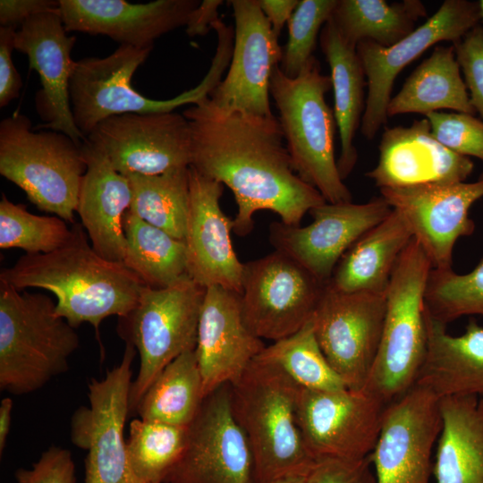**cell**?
Here are the masks:
<instances>
[{
	"instance_id": "44dd1931",
	"label": "cell",
	"mask_w": 483,
	"mask_h": 483,
	"mask_svg": "<svg viewBox=\"0 0 483 483\" xmlns=\"http://www.w3.org/2000/svg\"><path fill=\"white\" fill-rule=\"evenodd\" d=\"M76 38L68 36L58 11L37 14L16 31L15 49L26 55L39 76L36 108L43 120L35 130L61 131L79 144L86 140L77 128L70 101V80L76 61L71 56Z\"/></svg>"
},
{
	"instance_id": "ee69618b",
	"label": "cell",
	"mask_w": 483,
	"mask_h": 483,
	"mask_svg": "<svg viewBox=\"0 0 483 483\" xmlns=\"http://www.w3.org/2000/svg\"><path fill=\"white\" fill-rule=\"evenodd\" d=\"M304 483H376L369 456L359 461L318 460Z\"/></svg>"
},
{
	"instance_id": "60d3db41",
	"label": "cell",
	"mask_w": 483,
	"mask_h": 483,
	"mask_svg": "<svg viewBox=\"0 0 483 483\" xmlns=\"http://www.w3.org/2000/svg\"><path fill=\"white\" fill-rule=\"evenodd\" d=\"M425 117L440 143L457 154L483 161V121L462 113L433 112Z\"/></svg>"
},
{
	"instance_id": "e0dca14e",
	"label": "cell",
	"mask_w": 483,
	"mask_h": 483,
	"mask_svg": "<svg viewBox=\"0 0 483 483\" xmlns=\"http://www.w3.org/2000/svg\"><path fill=\"white\" fill-rule=\"evenodd\" d=\"M439 400L430 389L415 385L386 408L369 455L376 483H429L432 450L442 428Z\"/></svg>"
},
{
	"instance_id": "836d02e7",
	"label": "cell",
	"mask_w": 483,
	"mask_h": 483,
	"mask_svg": "<svg viewBox=\"0 0 483 483\" xmlns=\"http://www.w3.org/2000/svg\"><path fill=\"white\" fill-rule=\"evenodd\" d=\"M123 264L152 288L167 287L187 275L184 241L149 225L129 210L123 220Z\"/></svg>"
},
{
	"instance_id": "f1b7e54d",
	"label": "cell",
	"mask_w": 483,
	"mask_h": 483,
	"mask_svg": "<svg viewBox=\"0 0 483 483\" xmlns=\"http://www.w3.org/2000/svg\"><path fill=\"white\" fill-rule=\"evenodd\" d=\"M412 238L404 218L392 208L343 255L328 284L343 292L386 293L394 267Z\"/></svg>"
},
{
	"instance_id": "6da1fadb",
	"label": "cell",
	"mask_w": 483,
	"mask_h": 483,
	"mask_svg": "<svg viewBox=\"0 0 483 483\" xmlns=\"http://www.w3.org/2000/svg\"><path fill=\"white\" fill-rule=\"evenodd\" d=\"M182 114L191 131L190 166L233 194L235 234H249L259 210L277 214L287 225H300L306 213L326 202L294 172L275 115L223 112L209 97Z\"/></svg>"
},
{
	"instance_id": "8d00e7d4",
	"label": "cell",
	"mask_w": 483,
	"mask_h": 483,
	"mask_svg": "<svg viewBox=\"0 0 483 483\" xmlns=\"http://www.w3.org/2000/svg\"><path fill=\"white\" fill-rule=\"evenodd\" d=\"M126 440L130 464L147 483H165L181 458L188 427L134 419Z\"/></svg>"
},
{
	"instance_id": "d590c367",
	"label": "cell",
	"mask_w": 483,
	"mask_h": 483,
	"mask_svg": "<svg viewBox=\"0 0 483 483\" xmlns=\"http://www.w3.org/2000/svg\"><path fill=\"white\" fill-rule=\"evenodd\" d=\"M256 358L278 367L301 388L348 389L324 355L315 335L312 318L294 334L266 346Z\"/></svg>"
},
{
	"instance_id": "30bf717a",
	"label": "cell",
	"mask_w": 483,
	"mask_h": 483,
	"mask_svg": "<svg viewBox=\"0 0 483 483\" xmlns=\"http://www.w3.org/2000/svg\"><path fill=\"white\" fill-rule=\"evenodd\" d=\"M136 349L125 343L121 362L88 384V405L71 419L72 443L87 451L85 483H147L132 470L123 436Z\"/></svg>"
},
{
	"instance_id": "2e32d148",
	"label": "cell",
	"mask_w": 483,
	"mask_h": 483,
	"mask_svg": "<svg viewBox=\"0 0 483 483\" xmlns=\"http://www.w3.org/2000/svg\"><path fill=\"white\" fill-rule=\"evenodd\" d=\"M230 383L208 394L188 427L184 451L165 483H250L249 442L233 416Z\"/></svg>"
},
{
	"instance_id": "74e56055",
	"label": "cell",
	"mask_w": 483,
	"mask_h": 483,
	"mask_svg": "<svg viewBox=\"0 0 483 483\" xmlns=\"http://www.w3.org/2000/svg\"><path fill=\"white\" fill-rule=\"evenodd\" d=\"M424 302L427 314L445 326L462 316H483V258L466 274L432 268Z\"/></svg>"
},
{
	"instance_id": "bcb514c9",
	"label": "cell",
	"mask_w": 483,
	"mask_h": 483,
	"mask_svg": "<svg viewBox=\"0 0 483 483\" xmlns=\"http://www.w3.org/2000/svg\"><path fill=\"white\" fill-rule=\"evenodd\" d=\"M58 8L59 0H1L0 24L19 29L30 18Z\"/></svg>"
},
{
	"instance_id": "7a4b0ae2",
	"label": "cell",
	"mask_w": 483,
	"mask_h": 483,
	"mask_svg": "<svg viewBox=\"0 0 483 483\" xmlns=\"http://www.w3.org/2000/svg\"><path fill=\"white\" fill-rule=\"evenodd\" d=\"M67 242L44 254H25L2 268L0 282L19 291L38 288L56 298V315L75 329L90 324L97 335L101 322L123 317L136 305L142 281L122 262L100 256L89 242L81 223L71 226Z\"/></svg>"
},
{
	"instance_id": "4fadbf2b",
	"label": "cell",
	"mask_w": 483,
	"mask_h": 483,
	"mask_svg": "<svg viewBox=\"0 0 483 483\" xmlns=\"http://www.w3.org/2000/svg\"><path fill=\"white\" fill-rule=\"evenodd\" d=\"M480 23L479 2L445 0L438 10L410 35L391 47L362 40L356 47L367 78L368 94L360 131L369 140L387 121V106L398 73L430 47L452 44Z\"/></svg>"
},
{
	"instance_id": "ba28073f",
	"label": "cell",
	"mask_w": 483,
	"mask_h": 483,
	"mask_svg": "<svg viewBox=\"0 0 483 483\" xmlns=\"http://www.w3.org/2000/svg\"><path fill=\"white\" fill-rule=\"evenodd\" d=\"M87 164L82 144L53 130H35L15 113L0 123V174L38 209L74 224Z\"/></svg>"
},
{
	"instance_id": "b9f144b4",
	"label": "cell",
	"mask_w": 483,
	"mask_h": 483,
	"mask_svg": "<svg viewBox=\"0 0 483 483\" xmlns=\"http://www.w3.org/2000/svg\"><path fill=\"white\" fill-rule=\"evenodd\" d=\"M452 45L464 74L470 103L483 121V26L476 25Z\"/></svg>"
},
{
	"instance_id": "9a60e30c",
	"label": "cell",
	"mask_w": 483,
	"mask_h": 483,
	"mask_svg": "<svg viewBox=\"0 0 483 483\" xmlns=\"http://www.w3.org/2000/svg\"><path fill=\"white\" fill-rule=\"evenodd\" d=\"M86 140L124 176L160 174L191 165L189 122L176 112L111 116Z\"/></svg>"
},
{
	"instance_id": "f6af8a7d",
	"label": "cell",
	"mask_w": 483,
	"mask_h": 483,
	"mask_svg": "<svg viewBox=\"0 0 483 483\" xmlns=\"http://www.w3.org/2000/svg\"><path fill=\"white\" fill-rule=\"evenodd\" d=\"M18 29L0 26V106L17 98L22 87L21 75L13 62Z\"/></svg>"
},
{
	"instance_id": "4316f807",
	"label": "cell",
	"mask_w": 483,
	"mask_h": 483,
	"mask_svg": "<svg viewBox=\"0 0 483 483\" xmlns=\"http://www.w3.org/2000/svg\"><path fill=\"white\" fill-rule=\"evenodd\" d=\"M428 349L415 385L430 389L439 398L475 395L483 402V326L470 319L460 335L426 312Z\"/></svg>"
},
{
	"instance_id": "7dc6e473",
	"label": "cell",
	"mask_w": 483,
	"mask_h": 483,
	"mask_svg": "<svg viewBox=\"0 0 483 483\" xmlns=\"http://www.w3.org/2000/svg\"><path fill=\"white\" fill-rule=\"evenodd\" d=\"M222 0H203L192 11L186 24V33L190 37L204 36L212 29L218 17V8Z\"/></svg>"
},
{
	"instance_id": "603a6c76",
	"label": "cell",
	"mask_w": 483,
	"mask_h": 483,
	"mask_svg": "<svg viewBox=\"0 0 483 483\" xmlns=\"http://www.w3.org/2000/svg\"><path fill=\"white\" fill-rule=\"evenodd\" d=\"M197 0H59L58 13L67 32L103 35L136 48H153L161 36L186 26Z\"/></svg>"
},
{
	"instance_id": "484cf974",
	"label": "cell",
	"mask_w": 483,
	"mask_h": 483,
	"mask_svg": "<svg viewBox=\"0 0 483 483\" xmlns=\"http://www.w3.org/2000/svg\"><path fill=\"white\" fill-rule=\"evenodd\" d=\"M82 152L87 171L80 184L76 213L92 248L103 258L123 263L126 243L123 220L131 201L130 181L86 140Z\"/></svg>"
},
{
	"instance_id": "7402d4cb",
	"label": "cell",
	"mask_w": 483,
	"mask_h": 483,
	"mask_svg": "<svg viewBox=\"0 0 483 483\" xmlns=\"http://www.w3.org/2000/svg\"><path fill=\"white\" fill-rule=\"evenodd\" d=\"M189 190L187 275L204 288L217 285L241 294L243 263L232 244L233 219L220 206L224 185L190 166Z\"/></svg>"
},
{
	"instance_id": "1f68e13d",
	"label": "cell",
	"mask_w": 483,
	"mask_h": 483,
	"mask_svg": "<svg viewBox=\"0 0 483 483\" xmlns=\"http://www.w3.org/2000/svg\"><path fill=\"white\" fill-rule=\"evenodd\" d=\"M426 16L419 0H337L331 19L349 44L370 40L387 47L410 35Z\"/></svg>"
},
{
	"instance_id": "816d5d0a",
	"label": "cell",
	"mask_w": 483,
	"mask_h": 483,
	"mask_svg": "<svg viewBox=\"0 0 483 483\" xmlns=\"http://www.w3.org/2000/svg\"><path fill=\"white\" fill-rule=\"evenodd\" d=\"M478 2H479V7L480 21L483 23V0H479Z\"/></svg>"
},
{
	"instance_id": "ffe728a7",
	"label": "cell",
	"mask_w": 483,
	"mask_h": 483,
	"mask_svg": "<svg viewBox=\"0 0 483 483\" xmlns=\"http://www.w3.org/2000/svg\"><path fill=\"white\" fill-rule=\"evenodd\" d=\"M391 211L382 196L362 204L326 202L309 212L313 221L306 226L273 222L269 242L327 283L343 255Z\"/></svg>"
},
{
	"instance_id": "f546056e",
	"label": "cell",
	"mask_w": 483,
	"mask_h": 483,
	"mask_svg": "<svg viewBox=\"0 0 483 483\" xmlns=\"http://www.w3.org/2000/svg\"><path fill=\"white\" fill-rule=\"evenodd\" d=\"M319 42L330 67L335 99L334 115L341 141L337 168L341 178L344 180L358 160L353 140L361 124L365 109L366 75L356 47L344 40L331 18L320 31Z\"/></svg>"
},
{
	"instance_id": "8992f818",
	"label": "cell",
	"mask_w": 483,
	"mask_h": 483,
	"mask_svg": "<svg viewBox=\"0 0 483 483\" xmlns=\"http://www.w3.org/2000/svg\"><path fill=\"white\" fill-rule=\"evenodd\" d=\"M431 269L425 251L412 238L391 275L380 343L362 389L386 406L415 386L426 359L424 298Z\"/></svg>"
},
{
	"instance_id": "3957f363",
	"label": "cell",
	"mask_w": 483,
	"mask_h": 483,
	"mask_svg": "<svg viewBox=\"0 0 483 483\" xmlns=\"http://www.w3.org/2000/svg\"><path fill=\"white\" fill-rule=\"evenodd\" d=\"M230 388L233 416L252 453V481L305 478L318 461L297 422L300 386L278 367L255 358Z\"/></svg>"
},
{
	"instance_id": "4dcf8cb0",
	"label": "cell",
	"mask_w": 483,
	"mask_h": 483,
	"mask_svg": "<svg viewBox=\"0 0 483 483\" xmlns=\"http://www.w3.org/2000/svg\"><path fill=\"white\" fill-rule=\"evenodd\" d=\"M460 70L453 45L436 46L391 97L387 116L409 113L427 115L441 109L474 115Z\"/></svg>"
},
{
	"instance_id": "d4e9b609",
	"label": "cell",
	"mask_w": 483,
	"mask_h": 483,
	"mask_svg": "<svg viewBox=\"0 0 483 483\" xmlns=\"http://www.w3.org/2000/svg\"><path fill=\"white\" fill-rule=\"evenodd\" d=\"M266 346L246 325L239 293L206 288L195 348L206 396L235 380Z\"/></svg>"
},
{
	"instance_id": "cb8c5ba5",
	"label": "cell",
	"mask_w": 483,
	"mask_h": 483,
	"mask_svg": "<svg viewBox=\"0 0 483 483\" xmlns=\"http://www.w3.org/2000/svg\"><path fill=\"white\" fill-rule=\"evenodd\" d=\"M378 151L377 164L366 176L379 189L462 182L474 169L468 157L433 136L426 117L409 126L385 128Z\"/></svg>"
},
{
	"instance_id": "8fae6325",
	"label": "cell",
	"mask_w": 483,
	"mask_h": 483,
	"mask_svg": "<svg viewBox=\"0 0 483 483\" xmlns=\"http://www.w3.org/2000/svg\"><path fill=\"white\" fill-rule=\"evenodd\" d=\"M326 284L279 250L243 263L244 321L262 340L287 337L311 319Z\"/></svg>"
},
{
	"instance_id": "52a82bcc",
	"label": "cell",
	"mask_w": 483,
	"mask_h": 483,
	"mask_svg": "<svg viewBox=\"0 0 483 483\" xmlns=\"http://www.w3.org/2000/svg\"><path fill=\"white\" fill-rule=\"evenodd\" d=\"M153 48L120 46L109 55L76 61L70 80V101L74 123L85 138L103 120L124 114L170 113L209 97L230 64L232 47L216 46L210 67L193 89L164 100L149 98L131 85L136 70Z\"/></svg>"
},
{
	"instance_id": "ab89813d",
	"label": "cell",
	"mask_w": 483,
	"mask_h": 483,
	"mask_svg": "<svg viewBox=\"0 0 483 483\" xmlns=\"http://www.w3.org/2000/svg\"><path fill=\"white\" fill-rule=\"evenodd\" d=\"M336 4L337 0L299 1L287 23L288 39L279 64L284 75L297 77L314 56L318 37Z\"/></svg>"
},
{
	"instance_id": "7c38bea8",
	"label": "cell",
	"mask_w": 483,
	"mask_h": 483,
	"mask_svg": "<svg viewBox=\"0 0 483 483\" xmlns=\"http://www.w3.org/2000/svg\"><path fill=\"white\" fill-rule=\"evenodd\" d=\"M386 309V293L343 292L326 283L312 316L318 343L348 389H363L375 360Z\"/></svg>"
},
{
	"instance_id": "d6986e66",
	"label": "cell",
	"mask_w": 483,
	"mask_h": 483,
	"mask_svg": "<svg viewBox=\"0 0 483 483\" xmlns=\"http://www.w3.org/2000/svg\"><path fill=\"white\" fill-rule=\"evenodd\" d=\"M380 193L404 218L432 268L448 269L457 240L475 230L469 211L483 197V172L473 182L381 188Z\"/></svg>"
},
{
	"instance_id": "d6a6232c",
	"label": "cell",
	"mask_w": 483,
	"mask_h": 483,
	"mask_svg": "<svg viewBox=\"0 0 483 483\" xmlns=\"http://www.w3.org/2000/svg\"><path fill=\"white\" fill-rule=\"evenodd\" d=\"M206 397L195 350L175 358L142 396L136 414L148 421L189 427Z\"/></svg>"
},
{
	"instance_id": "ac0fdd59",
	"label": "cell",
	"mask_w": 483,
	"mask_h": 483,
	"mask_svg": "<svg viewBox=\"0 0 483 483\" xmlns=\"http://www.w3.org/2000/svg\"><path fill=\"white\" fill-rule=\"evenodd\" d=\"M233 47L226 75L209 96L226 113L271 116L270 80L283 48L258 0H231Z\"/></svg>"
},
{
	"instance_id": "c3c4849f",
	"label": "cell",
	"mask_w": 483,
	"mask_h": 483,
	"mask_svg": "<svg viewBox=\"0 0 483 483\" xmlns=\"http://www.w3.org/2000/svg\"><path fill=\"white\" fill-rule=\"evenodd\" d=\"M300 0H258L272 30L277 37L288 23Z\"/></svg>"
},
{
	"instance_id": "83f0119b",
	"label": "cell",
	"mask_w": 483,
	"mask_h": 483,
	"mask_svg": "<svg viewBox=\"0 0 483 483\" xmlns=\"http://www.w3.org/2000/svg\"><path fill=\"white\" fill-rule=\"evenodd\" d=\"M436 483H483V402L475 395L441 397Z\"/></svg>"
},
{
	"instance_id": "9c48e42d",
	"label": "cell",
	"mask_w": 483,
	"mask_h": 483,
	"mask_svg": "<svg viewBox=\"0 0 483 483\" xmlns=\"http://www.w3.org/2000/svg\"><path fill=\"white\" fill-rule=\"evenodd\" d=\"M205 293L206 288L188 275L164 288L143 285L134 308L118 318V335L140 355L128 417L136 414L142 396L164 368L183 352L195 350Z\"/></svg>"
},
{
	"instance_id": "7bdbcfd3",
	"label": "cell",
	"mask_w": 483,
	"mask_h": 483,
	"mask_svg": "<svg viewBox=\"0 0 483 483\" xmlns=\"http://www.w3.org/2000/svg\"><path fill=\"white\" fill-rule=\"evenodd\" d=\"M16 483H76V470L72 453L52 445L42 453L30 469L14 473Z\"/></svg>"
},
{
	"instance_id": "e575fe53",
	"label": "cell",
	"mask_w": 483,
	"mask_h": 483,
	"mask_svg": "<svg viewBox=\"0 0 483 483\" xmlns=\"http://www.w3.org/2000/svg\"><path fill=\"white\" fill-rule=\"evenodd\" d=\"M189 167L160 174L126 176L131 189L129 211L184 241L190 204Z\"/></svg>"
},
{
	"instance_id": "5bb4252c",
	"label": "cell",
	"mask_w": 483,
	"mask_h": 483,
	"mask_svg": "<svg viewBox=\"0 0 483 483\" xmlns=\"http://www.w3.org/2000/svg\"><path fill=\"white\" fill-rule=\"evenodd\" d=\"M386 407L363 390L317 391L300 387L297 422L317 461H359L374 449Z\"/></svg>"
},
{
	"instance_id": "681fc988",
	"label": "cell",
	"mask_w": 483,
	"mask_h": 483,
	"mask_svg": "<svg viewBox=\"0 0 483 483\" xmlns=\"http://www.w3.org/2000/svg\"><path fill=\"white\" fill-rule=\"evenodd\" d=\"M13 402L10 397H4L0 403V454L5 449L6 440L12 423Z\"/></svg>"
},
{
	"instance_id": "5b68a950",
	"label": "cell",
	"mask_w": 483,
	"mask_h": 483,
	"mask_svg": "<svg viewBox=\"0 0 483 483\" xmlns=\"http://www.w3.org/2000/svg\"><path fill=\"white\" fill-rule=\"evenodd\" d=\"M331 88L330 75L321 72L315 56L297 77H287L277 65L270 80V96L294 172L326 202L346 203L352 196L337 168L336 123L325 98Z\"/></svg>"
},
{
	"instance_id": "f907efd6",
	"label": "cell",
	"mask_w": 483,
	"mask_h": 483,
	"mask_svg": "<svg viewBox=\"0 0 483 483\" xmlns=\"http://www.w3.org/2000/svg\"><path fill=\"white\" fill-rule=\"evenodd\" d=\"M305 478H298V477L286 478V479H277V480L269 481V482H263V483H304ZM250 483H257V482L252 481Z\"/></svg>"
},
{
	"instance_id": "277c9868",
	"label": "cell",
	"mask_w": 483,
	"mask_h": 483,
	"mask_svg": "<svg viewBox=\"0 0 483 483\" xmlns=\"http://www.w3.org/2000/svg\"><path fill=\"white\" fill-rule=\"evenodd\" d=\"M51 297L0 282V389L34 393L69 369L79 335Z\"/></svg>"
},
{
	"instance_id": "f35d334b",
	"label": "cell",
	"mask_w": 483,
	"mask_h": 483,
	"mask_svg": "<svg viewBox=\"0 0 483 483\" xmlns=\"http://www.w3.org/2000/svg\"><path fill=\"white\" fill-rule=\"evenodd\" d=\"M71 233V227L61 217L32 214L25 205L13 203L2 193L1 249H21L30 255L49 253L64 245Z\"/></svg>"
}]
</instances>
